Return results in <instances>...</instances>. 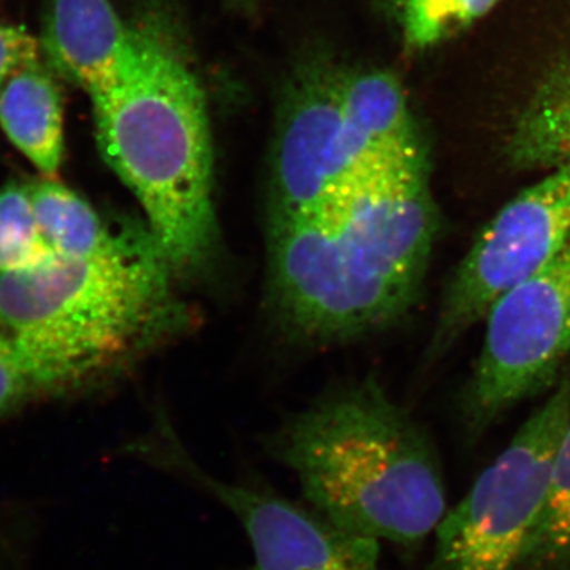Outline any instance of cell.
<instances>
[{
	"label": "cell",
	"mask_w": 570,
	"mask_h": 570,
	"mask_svg": "<svg viewBox=\"0 0 570 570\" xmlns=\"http://www.w3.org/2000/svg\"><path fill=\"white\" fill-rule=\"evenodd\" d=\"M438 225L426 156L366 171L316 212L268 220L273 313L314 344L393 324L417 302Z\"/></svg>",
	"instance_id": "1"
},
{
	"label": "cell",
	"mask_w": 570,
	"mask_h": 570,
	"mask_svg": "<svg viewBox=\"0 0 570 570\" xmlns=\"http://www.w3.org/2000/svg\"><path fill=\"white\" fill-rule=\"evenodd\" d=\"M105 163L145 213L179 279L219 254L213 140L200 82L163 37L134 29L121 66L89 96Z\"/></svg>",
	"instance_id": "2"
},
{
	"label": "cell",
	"mask_w": 570,
	"mask_h": 570,
	"mask_svg": "<svg viewBox=\"0 0 570 570\" xmlns=\"http://www.w3.org/2000/svg\"><path fill=\"white\" fill-rule=\"evenodd\" d=\"M269 455L340 530L415 549L444 519L441 469L417 422L374 381L336 390L284 423Z\"/></svg>",
	"instance_id": "3"
},
{
	"label": "cell",
	"mask_w": 570,
	"mask_h": 570,
	"mask_svg": "<svg viewBox=\"0 0 570 570\" xmlns=\"http://www.w3.org/2000/svg\"><path fill=\"white\" fill-rule=\"evenodd\" d=\"M178 273L148 224L80 258L0 275V333L36 352L63 385L137 358L193 321Z\"/></svg>",
	"instance_id": "4"
},
{
	"label": "cell",
	"mask_w": 570,
	"mask_h": 570,
	"mask_svg": "<svg viewBox=\"0 0 570 570\" xmlns=\"http://www.w3.org/2000/svg\"><path fill=\"white\" fill-rule=\"evenodd\" d=\"M569 420L566 376L438 524L433 560L425 570H521Z\"/></svg>",
	"instance_id": "5"
},
{
	"label": "cell",
	"mask_w": 570,
	"mask_h": 570,
	"mask_svg": "<svg viewBox=\"0 0 570 570\" xmlns=\"http://www.w3.org/2000/svg\"><path fill=\"white\" fill-rule=\"evenodd\" d=\"M485 321V343L464 401L472 434L549 389L570 354V242L546 268L501 296Z\"/></svg>",
	"instance_id": "6"
},
{
	"label": "cell",
	"mask_w": 570,
	"mask_h": 570,
	"mask_svg": "<svg viewBox=\"0 0 570 570\" xmlns=\"http://www.w3.org/2000/svg\"><path fill=\"white\" fill-rule=\"evenodd\" d=\"M570 242V167L521 190L483 227L445 288L430 356H439L487 317L501 296L519 287Z\"/></svg>",
	"instance_id": "7"
},
{
	"label": "cell",
	"mask_w": 570,
	"mask_h": 570,
	"mask_svg": "<svg viewBox=\"0 0 570 570\" xmlns=\"http://www.w3.org/2000/svg\"><path fill=\"white\" fill-rule=\"evenodd\" d=\"M171 428L142 448L156 466L193 482L230 510L245 528L254 564L245 570H381V543L336 528L321 513L275 491L209 475Z\"/></svg>",
	"instance_id": "8"
},
{
	"label": "cell",
	"mask_w": 570,
	"mask_h": 570,
	"mask_svg": "<svg viewBox=\"0 0 570 570\" xmlns=\"http://www.w3.org/2000/svg\"><path fill=\"white\" fill-rule=\"evenodd\" d=\"M337 82L335 75H314L285 112L273 151L268 220L316 212L373 170L363 167L348 141Z\"/></svg>",
	"instance_id": "9"
},
{
	"label": "cell",
	"mask_w": 570,
	"mask_h": 570,
	"mask_svg": "<svg viewBox=\"0 0 570 570\" xmlns=\"http://www.w3.org/2000/svg\"><path fill=\"white\" fill-rule=\"evenodd\" d=\"M132 36L110 0H48L40 50L55 73L91 96L115 77Z\"/></svg>",
	"instance_id": "10"
},
{
	"label": "cell",
	"mask_w": 570,
	"mask_h": 570,
	"mask_svg": "<svg viewBox=\"0 0 570 570\" xmlns=\"http://www.w3.org/2000/svg\"><path fill=\"white\" fill-rule=\"evenodd\" d=\"M337 104L348 141L363 167L426 156L406 92L395 75L370 70L340 77Z\"/></svg>",
	"instance_id": "11"
},
{
	"label": "cell",
	"mask_w": 570,
	"mask_h": 570,
	"mask_svg": "<svg viewBox=\"0 0 570 570\" xmlns=\"http://www.w3.org/2000/svg\"><path fill=\"white\" fill-rule=\"evenodd\" d=\"M40 59L0 88V129L45 178H58L66 151L61 89Z\"/></svg>",
	"instance_id": "12"
},
{
	"label": "cell",
	"mask_w": 570,
	"mask_h": 570,
	"mask_svg": "<svg viewBox=\"0 0 570 570\" xmlns=\"http://www.w3.org/2000/svg\"><path fill=\"white\" fill-rule=\"evenodd\" d=\"M41 234L59 258H80L118 245L130 224L112 223L58 178L28 183Z\"/></svg>",
	"instance_id": "13"
},
{
	"label": "cell",
	"mask_w": 570,
	"mask_h": 570,
	"mask_svg": "<svg viewBox=\"0 0 570 570\" xmlns=\"http://www.w3.org/2000/svg\"><path fill=\"white\" fill-rule=\"evenodd\" d=\"M521 570H570V420L554 459L546 504L528 539Z\"/></svg>",
	"instance_id": "14"
},
{
	"label": "cell",
	"mask_w": 570,
	"mask_h": 570,
	"mask_svg": "<svg viewBox=\"0 0 570 570\" xmlns=\"http://www.w3.org/2000/svg\"><path fill=\"white\" fill-rule=\"evenodd\" d=\"M41 234L28 183L0 189V275L32 272L56 261Z\"/></svg>",
	"instance_id": "15"
},
{
	"label": "cell",
	"mask_w": 570,
	"mask_h": 570,
	"mask_svg": "<svg viewBox=\"0 0 570 570\" xmlns=\"http://www.w3.org/2000/svg\"><path fill=\"white\" fill-rule=\"evenodd\" d=\"M499 0H395L397 21L411 50H426L485 17Z\"/></svg>",
	"instance_id": "16"
},
{
	"label": "cell",
	"mask_w": 570,
	"mask_h": 570,
	"mask_svg": "<svg viewBox=\"0 0 570 570\" xmlns=\"http://www.w3.org/2000/svg\"><path fill=\"white\" fill-rule=\"evenodd\" d=\"M59 387L66 385L50 365L20 341L0 333V417Z\"/></svg>",
	"instance_id": "17"
},
{
	"label": "cell",
	"mask_w": 570,
	"mask_h": 570,
	"mask_svg": "<svg viewBox=\"0 0 570 570\" xmlns=\"http://www.w3.org/2000/svg\"><path fill=\"white\" fill-rule=\"evenodd\" d=\"M513 157L521 165L568 164L570 167V102L553 108L551 115L531 118L513 140Z\"/></svg>",
	"instance_id": "18"
},
{
	"label": "cell",
	"mask_w": 570,
	"mask_h": 570,
	"mask_svg": "<svg viewBox=\"0 0 570 570\" xmlns=\"http://www.w3.org/2000/svg\"><path fill=\"white\" fill-rule=\"evenodd\" d=\"M40 40L24 28L0 24V88L11 75L40 59Z\"/></svg>",
	"instance_id": "19"
}]
</instances>
